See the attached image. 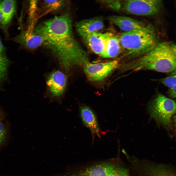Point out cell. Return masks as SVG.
<instances>
[{
  "label": "cell",
  "mask_w": 176,
  "mask_h": 176,
  "mask_svg": "<svg viewBox=\"0 0 176 176\" xmlns=\"http://www.w3.org/2000/svg\"><path fill=\"white\" fill-rule=\"evenodd\" d=\"M35 31L42 36L44 44L57 56L65 68L84 66L89 62L88 54L74 36L68 14L44 22L36 28Z\"/></svg>",
  "instance_id": "obj_1"
},
{
  "label": "cell",
  "mask_w": 176,
  "mask_h": 176,
  "mask_svg": "<svg viewBox=\"0 0 176 176\" xmlns=\"http://www.w3.org/2000/svg\"><path fill=\"white\" fill-rule=\"evenodd\" d=\"M134 66L138 71L168 73L176 70V44L167 42L158 43L151 51L136 59Z\"/></svg>",
  "instance_id": "obj_2"
},
{
  "label": "cell",
  "mask_w": 176,
  "mask_h": 176,
  "mask_svg": "<svg viewBox=\"0 0 176 176\" xmlns=\"http://www.w3.org/2000/svg\"><path fill=\"white\" fill-rule=\"evenodd\" d=\"M121 49L126 57H140L158 44L153 28L123 32L119 36Z\"/></svg>",
  "instance_id": "obj_3"
},
{
  "label": "cell",
  "mask_w": 176,
  "mask_h": 176,
  "mask_svg": "<svg viewBox=\"0 0 176 176\" xmlns=\"http://www.w3.org/2000/svg\"><path fill=\"white\" fill-rule=\"evenodd\" d=\"M148 109L151 116L169 132L172 129L171 118L176 113V102L162 94L151 102Z\"/></svg>",
  "instance_id": "obj_4"
},
{
  "label": "cell",
  "mask_w": 176,
  "mask_h": 176,
  "mask_svg": "<svg viewBox=\"0 0 176 176\" xmlns=\"http://www.w3.org/2000/svg\"><path fill=\"white\" fill-rule=\"evenodd\" d=\"M69 176H128V175L123 167L111 161H103L74 169Z\"/></svg>",
  "instance_id": "obj_5"
},
{
  "label": "cell",
  "mask_w": 176,
  "mask_h": 176,
  "mask_svg": "<svg viewBox=\"0 0 176 176\" xmlns=\"http://www.w3.org/2000/svg\"><path fill=\"white\" fill-rule=\"evenodd\" d=\"M162 5L161 1L158 0H121V11L138 16H151L159 12Z\"/></svg>",
  "instance_id": "obj_6"
},
{
  "label": "cell",
  "mask_w": 176,
  "mask_h": 176,
  "mask_svg": "<svg viewBox=\"0 0 176 176\" xmlns=\"http://www.w3.org/2000/svg\"><path fill=\"white\" fill-rule=\"evenodd\" d=\"M119 66V61L116 59L94 64L88 62L84 66V70L90 80L100 81L105 79Z\"/></svg>",
  "instance_id": "obj_7"
},
{
  "label": "cell",
  "mask_w": 176,
  "mask_h": 176,
  "mask_svg": "<svg viewBox=\"0 0 176 176\" xmlns=\"http://www.w3.org/2000/svg\"><path fill=\"white\" fill-rule=\"evenodd\" d=\"M108 19L124 32L153 28L152 25L142 21L126 16L112 15L110 16Z\"/></svg>",
  "instance_id": "obj_8"
},
{
  "label": "cell",
  "mask_w": 176,
  "mask_h": 176,
  "mask_svg": "<svg viewBox=\"0 0 176 176\" xmlns=\"http://www.w3.org/2000/svg\"><path fill=\"white\" fill-rule=\"evenodd\" d=\"M105 26L103 19L97 17L84 19L77 22L75 27L83 40L88 35L103 29Z\"/></svg>",
  "instance_id": "obj_9"
},
{
  "label": "cell",
  "mask_w": 176,
  "mask_h": 176,
  "mask_svg": "<svg viewBox=\"0 0 176 176\" xmlns=\"http://www.w3.org/2000/svg\"><path fill=\"white\" fill-rule=\"evenodd\" d=\"M66 81L65 75L59 71L54 70L50 74L47 84L53 97L57 99L62 95L66 89Z\"/></svg>",
  "instance_id": "obj_10"
},
{
  "label": "cell",
  "mask_w": 176,
  "mask_h": 176,
  "mask_svg": "<svg viewBox=\"0 0 176 176\" xmlns=\"http://www.w3.org/2000/svg\"><path fill=\"white\" fill-rule=\"evenodd\" d=\"M79 113L84 124L90 130L93 136L101 137V131L96 116L93 111L88 106L82 105L79 108Z\"/></svg>",
  "instance_id": "obj_11"
},
{
  "label": "cell",
  "mask_w": 176,
  "mask_h": 176,
  "mask_svg": "<svg viewBox=\"0 0 176 176\" xmlns=\"http://www.w3.org/2000/svg\"><path fill=\"white\" fill-rule=\"evenodd\" d=\"M111 33L95 32L88 35L83 40L93 52L100 56L104 51L107 39Z\"/></svg>",
  "instance_id": "obj_12"
},
{
  "label": "cell",
  "mask_w": 176,
  "mask_h": 176,
  "mask_svg": "<svg viewBox=\"0 0 176 176\" xmlns=\"http://www.w3.org/2000/svg\"><path fill=\"white\" fill-rule=\"evenodd\" d=\"M14 40L18 43L30 49H35L45 43L42 36L33 31L31 28L22 32L15 37Z\"/></svg>",
  "instance_id": "obj_13"
},
{
  "label": "cell",
  "mask_w": 176,
  "mask_h": 176,
  "mask_svg": "<svg viewBox=\"0 0 176 176\" xmlns=\"http://www.w3.org/2000/svg\"><path fill=\"white\" fill-rule=\"evenodd\" d=\"M121 49L119 37L111 33L106 41L103 53L100 56L104 58H114L118 56Z\"/></svg>",
  "instance_id": "obj_14"
},
{
  "label": "cell",
  "mask_w": 176,
  "mask_h": 176,
  "mask_svg": "<svg viewBox=\"0 0 176 176\" xmlns=\"http://www.w3.org/2000/svg\"><path fill=\"white\" fill-rule=\"evenodd\" d=\"M11 61L7 56L6 49L0 39V88L8 80L9 69Z\"/></svg>",
  "instance_id": "obj_15"
},
{
  "label": "cell",
  "mask_w": 176,
  "mask_h": 176,
  "mask_svg": "<svg viewBox=\"0 0 176 176\" xmlns=\"http://www.w3.org/2000/svg\"><path fill=\"white\" fill-rule=\"evenodd\" d=\"M0 7L3 18V28H5L10 23L16 10V3L14 0L0 1Z\"/></svg>",
  "instance_id": "obj_16"
},
{
  "label": "cell",
  "mask_w": 176,
  "mask_h": 176,
  "mask_svg": "<svg viewBox=\"0 0 176 176\" xmlns=\"http://www.w3.org/2000/svg\"><path fill=\"white\" fill-rule=\"evenodd\" d=\"M62 0H44V6L48 11H57L61 8L64 4Z\"/></svg>",
  "instance_id": "obj_17"
},
{
  "label": "cell",
  "mask_w": 176,
  "mask_h": 176,
  "mask_svg": "<svg viewBox=\"0 0 176 176\" xmlns=\"http://www.w3.org/2000/svg\"><path fill=\"white\" fill-rule=\"evenodd\" d=\"M161 83L169 88L176 85V70L171 72L168 76L154 80Z\"/></svg>",
  "instance_id": "obj_18"
},
{
  "label": "cell",
  "mask_w": 176,
  "mask_h": 176,
  "mask_svg": "<svg viewBox=\"0 0 176 176\" xmlns=\"http://www.w3.org/2000/svg\"><path fill=\"white\" fill-rule=\"evenodd\" d=\"M152 170L151 176H176L172 171L163 167L157 166Z\"/></svg>",
  "instance_id": "obj_19"
},
{
  "label": "cell",
  "mask_w": 176,
  "mask_h": 176,
  "mask_svg": "<svg viewBox=\"0 0 176 176\" xmlns=\"http://www.w3.org/2000/svg\"><path fill=\"white\" fill-rule=\"evenodd\" d=\"M101 2L110 8L115 10H121V0H102Z\"/></svg>",
  "instance_id": "obj_20"
},
{
  "label": "cell",
  "mask_w": 176,
  "mask_h": 176,
  "mask_svg": "<svg viewBox=\"0 0 176 176\" xmlns=\"http://www.w3.org/2000/svg\"><path fill=\"white\" fill-rule=\"evenodd\" d=\"M6 128L1 121H0V146L5 142L6 137Z\"/></svg>",
  "instance_id": "obj_21"
},
{
  "label": "cell",
  "mask_w": 176,
  "mask_h": 176,
  "mask_svg": "<svg viewBox=\"0 0 176 176\" xmlns=\"http://www.w3.org/2000/svg\"><path fill=\"white\" fill-rule=\"evenodd\" d=\"M36 0L31 1L30 2V19H32L34 17V13L36 11V10L37 8V2Z\"/></svg>",
  "instance_id": "obj_22"
},
{
  "label": "cell",
  "mask_w": 176,
  "mask_h": 176,
  "mask_svg": "<svg viewBox=\"0 0 176 176\" xmlns=\"http://www.w3.org/2000/svg\"><path fill=\"white\" fill-rule=\"evenodd\" d=\"M167 93L170 97L176 99V85L169 88Z\"/></svg>",
  "instance_id": "obj_23"
},
{
  "label": "cell",
  "mask_w": 176,
  "mask_h": 176,
  "mask_svg": "<svg viewBox=\"0 0 176 176\" xmlns=\"http://www.w3.org/2000/svg\"><path fill=\"white\" fill-rule=\"evenodd\" d=\"M3 15L0 7V27L3 28Z\"/></svg>",
  "instance_id": "obj_24"
},
{
  "label": "cell",
  "mask_w": 176,
  "mask_h": 176,
  "mask_svg": "<svg viewBox=\"0 0 176 176\" xmlns=\"http://www.w3.org/2000/svg\"><path fill=\"white\" fill-rule=\"evenodd\" d=\"M173 125L174 131L176 134V113L173 116Z\"/></svg>",
  "instance_id": "obj_25"
},
{
  "label": "cell",
  "mask_w": 176,
  "mask_h": 176,
  "mask_svg": "<svg viewBox=\"0 0 176 176\" xmlns=\"http://www.w3.org/2000/svg\"><path fill=\"white\" fill-rule=\"evenodd\" d=\"M0 114H1V115H3V114H2V111L1 110V109H0Z\"/></svg>",
  "instance_id": "obj_26"
}]
</instances>
